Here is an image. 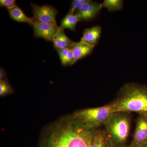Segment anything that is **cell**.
<instances>
[{"label":"cell","mask_w":147,"mask_h":147,"mask_svg":"<svg viewBox=\"0 0 147 147\" xmlns=\"http://www.w3.org/2000/svg\"><path fill=\"white\" fill-rule=\"evenodd\" d=\"M34 17L37 20L46 24L57 25L56 17L58 11L52 6H39L32 4Z\"/></svg>","instance_id":"5"},{"label":"cell","mask_w":147,"mask_h":147,"mask_svg":"<svg viewBox=\"0 0 147 147\" xmlns=\"http://www.w3.org/2000/svg\"><path fill=\"white\" fill-rule=\"evenodd\" d=\"M78 22L79 20L77 16L72 10L69 9L68 13L61 21L59 28L64 30L67 29L74 32Z\"/></svg>","instance_id":"13"},{"label":"cell","mask_w":147,"mask_h":147,"mask_svg":"<svg viewBox=\"0 0 147 147\" xmlns=\"http://www.w3.org/2000/svg\"><path fill=\"white\" fill-rule=\"evenodd\" d=\"M126 147H139V146H137V145L136 144H132V143H131L130 144V145L129 146H127Z\"/></svg>","instance_id":"21"},{"label":"cell","mask_w":147,"mask_h":147,"mask_svg":"<svg viewBox=\"0 0 147 147\" xmlns=\"http://www.w3.org/2000/svg\"><path fill=\"white\" fill-rule=\"evenodd\" d=\"M7 80V78L6 73L5 70L1 67L0 68V81Z\"/></svg>","instance_id":"20"},{"label":"cell","mask_w":147,"mask_h":147,"mask_svg":"<svg viewBox=\"0 0 147 147\" xmlns=\"http://www.w3.org/2000/svg\"><path fill=\"white\" fill-rule=\"evenodd\" d=\"M88 147H110L105 131L96 130L92 141Z\"/></svg>","instance_id":"15"},{"label":"cell","mask_w":147,"mask_h":147,"mask_svg":"<svg viewBox=\"0 0 147 147\" xmlns=\"http://www.w3.org/2000/svg\"><path fill=\"white\" fill-rule=\"evenodd\" d=\"M16 1L14 0H1L0 6L8 9L16 6Z\"/></svg>","instance_id":"19"},{"label":"cell","mask_w":147,"mask_h":147,"mask_svg":"<svg viewBox=\"0 0 147 147\" xmlns=\"http://www.w3.org/2000/svg\"><path fill=\"white\" fill-rule=\"evenodd\" d=\"M88 0H74L71 2L70 9L76 13Z\"/></svg>","instance_id":"18"},{"label":"cell","mask_w":147,"mask_h":147,"mask_svg":"<svg viewBox=\"0 0 147 147\" xmlns=\"http://www.w3.org/2000/svg\"><path fill=\"white\" fill-rule=\"evenodd\" d=\"M96 130L87 128L71 116L50 129L41 147H88Z\"/></svg>","instance_id":"1"},{"label":"cell","mask_w":147,"mask_h":147,"mask_svg":"<svg viewBox=\"0 0 147 147\" xmlns=\"http://www.w3.org/2000/svg\"><path fill=\"white\" fill-rule=\"evenodd\" d=\"M102 29L100 26H94L92 28L85 29L81 42L94 47L100 39Z\"/></svg>","instance_id":"9"},{"label":"cell","mask_w":147,"mask_h":147,"mask_svg":"<svg viewBox=\"0 0 147 147\" xmlns=\"http://www.w3.org/2000/svg\"><path fill=\"white\" fill-rule=\"evenodd\" d=\"M105 134L111 147H126L130 128V119L127 113H113L105 123Z\"/></svg>","instance_id":"3"},{"label":"cell","mask_w":147,"mask_h":147,"mask_svg":"<svg viewBox=\"0 0 147 147\" xmlns=\"http://www.w3.org/2000/svg\"><path fill=\"white\" fill-rule=\"evenodd\" d=\"M147 143V112L139 113L131 143L141 147Z\"/></svg>","instance_id":"7"},{"label":"cell","mask_w":147,"mask_h":147,"mask_svg":"<svg viewBox=\"0 0 147 147\" xmlns=\"http://www.w3.org/2000/svg\"><path fill=\"white\" fill-rule=\"evenodd\" d=\"M64 30L59 28L57 33L54 37L53 42L55 49L70 48L74 43L66 35Z\"/></svg>","instance_id":"11"},{"label":"cell","mask_w":147,"mask_h":147,"mask_svg":"<svg viewBox=\"0 0 147 147\" xmlns=\"http://www.w3.org/2000/svg\"><path fill=\"white\" fill-rule=\"evenodd\" d=\"M110 147H111V146H110Z\"/></svg>","instance_id":"23"},{"label":"cell","mask_w":147,"mask_h":147,"mask_svg":"<svg viewBox=\"0 0 147 147\" xmlns=\"http://www.w3.org/2000/svg\"><path fill=\"white\" fill-rule=\"evenodd\" d=\"M102 8L101 3L88 0L75 14L79 21H89L96 18Z\"/></svg>","instance_id":"8"},{"label":"cell","mask_w":147,"mask_h":147,"mask_svg":"<svg viewBox=\"0 0 147 147\" xmlns=\"http://www.w3.org/2000/svg\"><path fill=\"white\" fill-rule=\"evenodd\" d=\"M14 92L13 88L9 83L8 80L0 81V96L1 97L11 94Z\"/></svg>","instance_id":"17"},{"label":"cell","mask_w":147,"mask_h":147,"mask_svg":"<svg viewBox=\"0 0 147 147\" xmlns=\"http://www.w3.org/2000/svg\"><path fill=\"white\" fill-rule=\"evenodd\" d=\"M140 147H147V143L144 144L142 145V146H141Z\"/></svg>","instance_id":"22"},{"label":"cell","mask_w":147,"mask_h":147,"mask_svg":"<svg viewBox=\"0 0 147 147\" xmlns=\"http://www.w3.org/2000/svg\"><path fill=\"white\" fill-rule=\"evenodd\" d=\"M114 113L111 103L98 108H88L76 111L72 117L90 129H96L105 123Z\"/></svg>","instance_id":"4"},{"label":"cell","mask_w":147,"mask_h":147,"mask_svg":"<svg viewBox=\"0 0 147 147\" xmlns=\"http://www.w3.org/2000/svg\"><path fill=\"white\" fill-rule=\"evenodd\" d=\"M102 7H105L110 12L122 9L123 1L122 0H104L101 3Z\"/></svg>","instance_id":"16"},{"label":"cell","mask_w":147,"mask_h":147,"mask_svg":"<svg viewBox=\"0 0 147 147\" xmlns=\"http://www.w3.org/2000/svg\"><path fill=\"white\" fill-rule=\"evenodd\" d=\"M69 48L72 50L75 60L77 61L90 55L92 52L94 47L80 41L74 42Z\"/></svg>","instance_id":"10"},{"label":"cell","mask_w":147,"mask_h":147,"mask_svg":"<svg viewBox=\"0 0 147 147\" xmlns=\"http://www.w3.org/2000/svg\"><path fill=\"white\" fill-rule=\"evenodd\" d=\"M32 26L36 37L41 38L51 42H53L54 37L59 29L57 25L43 23L36 19Z\"/></svg>","instance_id":"6"},{"label":"cell","mask_w":147,"mask_h":147,"mask_svg":"<svg viewBox=\"0 0 147 147\" xmlns=\"http://www.w3.org/2000/svg\"><path fill=\"white\" fill-rule=\"evenodd\" d=\"M56 50L59 57L62 65L63 66L72 65L76 62L72 50L70 48Z\"/></svg>","instance_id":"14"},{"label":"cell","mask_w":147,"mask_h":147,"mask_svg":"<svg viewBox=\"0 0 147 147\" xmlns=\"http://www.w3.org/2000/svg\"><path fill=\"white\" fill-rule=\"evenodd\" d=\"M110 103L114 113L147 112V86L134 83L125 84L118 97Z\"/></svg>","instance_id":"2"},{"label":"cell","mask_w":147,"mask_h":147,"mask_svg":"<svg viewBox=\"0 0 147 147\" xmlns=\"http://www.w3.org/2000/svg\"><path fill=\"white\" fill-rule=\"evenodd\" d=\"M8 11L11 18L17 22L27 23L32 26L35 21L36 18L34 17H28L17 6L8 9Z\"/></svg>","instance_id":"12"}]
</instances>
